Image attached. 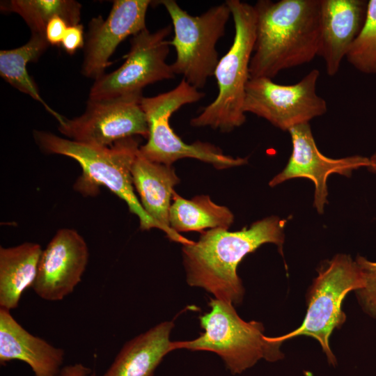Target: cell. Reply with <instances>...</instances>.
I'll return each instance as SVG.
<instances>
[{"label":"cell","mask_w":376,"mask_h":376,"mask_svg":"<svg viewBox=\"0 0 376 376\" xmlns=\"http://www.w3.org/2000/svg\"><path fill=\"white\" fill-rule=\"evenodd\" d=\"M210 312L199 318L204 332L191 340L173 341V350L209 351L218 354L233 375L253 367L260 359L278 361L284 357L282 342L264 334L260 322H246L231 303L211 299Z\"/></svg>","instance_id":"cell-5"},{"label":"cell","mask_w":376,"mask_h":376,"mask_svg":"<svg viewBox=\"0 0 376 376\" xmlns=\"http://www.w3.org/2000/svg\"><path fill=\"white\" fill-rule=\"evenodd\" d=\"M226 3L233 19L235 36L214 70L218 94L190 121L193 127H210L222 132H231L246 121L244 103L256 33L253 6L240 0H227Z\"/></svg>","instance_id":"cell-4"},{"label":"cell","mask_w":376,"mask_h":376,"mask_svg":"<svg viewBox=\"0 0 376 376\" xmlns=\"http://www.w3.org/2000/svg\"><path fill=\"white\" fill-rule=\"evenodd\" d=\"M173 322L157 324L127 341L101 376H153L163 358L173 351Z\"/></svg>","instance_id":"cell-18"},{"label":"cell","mask_w":376,"mask_h":376,"mask_svg":"<svg viewBox=\"0 0 376 376\" xmlns=\"http://www.w3.org/2000/svg\"><path fill=\"white\" fill-rule=\"evenodd\" d=\"M49 45L45 35L31 33V38L24 45L13 49L1 50L0 75L13 87L39 102L58 122H60L63 116L56 112L43 100L36 84L26 69L27 63L36 62Z\"/></svg>","instance_id":"cell-21"},{"label":"cell","mask_w":376,"mask_h":376,"mask_svg":"<svg viewBox=\"0 0 376 376\" xmlns=\"http://www.w3.org/2000/svg\"><path fill=\"white\" fill-rule=\"evenodd\" d=\"M149 0H116L106 19H91L84 45L81 73L95 80L104 74L118 45L130 36L146 29Z\"/></svg>","instance_id":"cell-14"},{"label":"cell","mask_w":376,"mask_h":376,"mask_svg":"<svg viewBox=\"0 0 376 376\" xmlns=\"http://www.w3.org/2000/svg\"><path fill=\"white\" fill-rule=\"evenodd\" d=\"M370 164L369 166L367 167L368 169L373 173H376V152L374 153L370 158Z\"/></svg>","instance_id":"cell-28"},{"label":"cell","mask_w":376,"mask_h":376,"mask_svg":"<svg viewBox=\"0 0 376 376\" xmlns=\"http://www.w3.org/2000/svg\"><path fill=\"white\" fill-rule=\"evenodd\" d=\"M204 96L205 93L182 79L169 91L153 97H143L141 106L146 116L149 133L148 141L139 148L141 155L152 162L168 166L186 157L210 164L217 169L246 164L247 158L226 155L210 143H185L171 128L169 119L174 112Z\"/></svg>","instance_id":"cell-6"},{"label":"cell","mask_w":376,"mask_h":376,"mask_svg":"<svg viewBox=\"0 0 376 376\" xmlns=\"http://www.w3.org/2000/svg\"><path fill=\"white\" fill-rule=\"evenodd\" d=\"M285 220L271 216L237 231L214 228L201 233L197 242L182 245L188 285L203 288L215 299L240 304L244 295L237 267L243 258L266 243L281 252Z\"/></svg>","instance_id":"cell-1"},{"label":"cell","mask_w":376,"mask_h":376,"mask_svg":"<svg viewBox=\"0 0 376 376\" xmlns=\"http://www.w3.org/2000/svg\"><path fill=\"white\" fill-rule=\"evenodd\" d=\"M42 252L33 242L0 247V308H16L23 292L33 287Z\"/></svg>","instance_id":"cell-19"},{"label":"cell","mask_w":376,"mask_h":376,"mask_svg":"<svg viewBox=\"0 0 376 376\" xmlns=\"http://www.w3.org/2000/svg\"><path fill=\"white\" fill-rule=\"evenodd\" d=\"M168 25L151 33L147 29L132 36L130 49L123 65L95 80L89 93L90 100L122 97H142L149 84L173 79L175 73L166 63L171 33Z\"/></svg>","instance_id":"cell-9"},{"label":"cell","mask_w":376,"mask_h":376,"mask_svg":"<svg viewBox=\"0 0 376 376\" xmlns=\"http://www.w3.org/2000/svg\"><path fill=\"white\" fill-rule=\"evenodd\" d=\"M346 58L358 71L376 74V0L368 1L366 19Z\"/></svg>","instance_id":"cell-23"},{"label":"cell","mask_w":376,"mask_h":376,"mask_svg":"<svg viewBox=\"0 0 376 376\" xmlns=\"http://www.w3.org/2000/svg\"><path fill=\"white\" fill-rule=\"evenodd\" d=\"M134 187L146 212L161 227L172 241L182 245L194 241L173 230L169 225V211L174 187L180 182L172 166L152 162L138 152L132 167Z\"/></svg>","instance_id":"cell-17"},{"label":"cell","mask_w":376,"mask_h":376,"mask_svg":"<svg viewBox=\"0 0 376 376\" xmlns=\"http://www.w3.org/2000/svg\"><path fill=\"white\" fill-rule=\"evenodd\" d=\"M33 137L43 152L65 155L79 164L82 173L75 184L77 191L85 196H93L100 186H104L126 203L130 211L138 217L142 230H161L146 212L134 190L131 171L140 148L136 138L128 137L111 146L100 147L49 132L34 131Z\"/></svg>","instance_id":"cell-3"},{"label":"cell","mask_w":376,"mask_h":376,"mask_svg":"<svg viewBox=\"0 0 376 376\" xmlns=\"http://www.w3.org/2000/svg\"><path fill=\"white\" fill-rule=\"evenodd\" d=\"M158 2L172 21L174 36L169 43L176 53L175 60L171 64L173 72L182 75L197 89L203 88L208 78L214 75L219 61L216 46L225 34L231 15L229 7L225 2L193 16L174 0Z\"/></svg>","instance_id":"cell-8"},{"label":"cell","mask_w":376,"mask_h":376,"mask_svg":"<svg viewBox=\"0 0 376 376\" xmlns=\"http://www.w3.org/2000/svg\"><path fill=\"white\" fill-rule=\"evenodd\" d=\"M289 133L292 139V151L284 169L274 176L269 185L273 187L288 180L306 178L315 185L314 206L320 214L324 212L327 203V180L331 173L350 176L354 170L368 167L369 158L353 155L340 159L324 156L318 150L309 123L291 128Z\"/></svg>","instance_id":"cell-13"},{"label":"cell","mask_w":376,"mask_h":376,"mask_svg":"<svg viewBox=\"0 0 376 376\" xmlns=\"http://www.w3.org/2000/svg\"><path fill=\"white\" fill-rule=\"evenodd\" d=\"M89 257L86 242L75 230H58L42 250L33 285L46 301H61L81 282Z\"/></svg>","instance_id":"cell-12"},{"label":"cell","mask_w":376,"mask_h":376,"mask_svg":"<svg viewBox=\"0 0 376 376\" xmlns=\"http://www.w3.org/2000/svg\"><path fill=\"white\" fill-rule=\"evenodd\" d=\"M91 376H97V375H96L94 371H93V373L91 374Z\"/></svg>","instance_id":"cell-29"},{"label":"cell","mask_w":376,"mask_h":376,"mask_svg":"<svg viewBox=\"0 0 376 376\" xmlns=\"http://www.w3.org/2000/svg\"><path fill=\"white\" fill-rule=\"evenodd\" d=\"M0 8L3 12L20 15L31 33L45 35L48 22L55 17L69 26L79 24L81 19V5L73 0H10L1 2Z\"/></svg>","instance_id":"cell-22"},{"label":"cell","mask_w":376,"mask_h":376,"mask_svg":"<svg viewBox=\"0 0 376 376\" xmlns=\"http://www.w3.org/2000/svg\"><path fill=\"white\" fill-rule=\"evenodd\" d=\"M142 97L90 100L80 116L58 122V130L68 139L108 147L136 135L148 136V125L141 106Z\"/></svg>","instance_id":"cell-11"},{"label":"cell","mask_w":376,"mask_h":376,"mask_svg":"<svg viewBox=\"0 0 376 376\" xmlns=\"http://www.w3.org/2000/svg\"><path fill=\"white\" fill-rule=\"evenodd\" d=\"M69 25L60 17L51 19L45 29V38L51 45L61 44Z\"/></svg>","instance_id":"cell-26"},{"label":"cell","mask_w":376,"mask_h":376,"mask_svg":"<svg viewBox=\"0 0 376 376\" xmlns=\"http://www.w3.org/2000/svg\"><path fill=\"white\" fill-rule=\"evenodd\" d=\"M93 370L81 363L63 367L59 376H91Z\"/></svg>","instance_id":"cell-27"},{"label":"cell","mask_w":376,"mask_h":376,"mask_svg":"<svg viewBox=\"0 0 376 376\" xmlns=\"http://www.w3.org/2000/svg\"><path fill=\"white\" fill-rule=\"evenodd\" d=\"M355 261L365 279L364 287L355 292L358 302L366 314L376 319V262L361 256H358Z\"/></svg>","instance_id":"cell-24"},{"label":"cell","mask_w":376,"mask_h":376,"mask_svg":"<svg viewBox=\"0 0 376 376\" xmlns=\"http://www.w3.org/2000/svg\"><path fill=\"white\" fill-rule=\"evenodd\" d=\"M64 350L25 329L10 311L0 308V363L19 360L28 364L34 376H59Z\"/></svg>","instance_id":"cell-16"},{"label":"cell","mask_w":376,"mask_h":376,"mask_svg":"<svg viewBox=\"0 0 376 376\" xmlns=\"http://www.w3.org/2000/svg\"><path fill=\"white\" fill-rule=\"evenodd\" d=\"M365 285L361 269L355 260L346 254H338L324 264L306 293L307 311L302 324L297 329L276 340H285L299 336L312 337L320 343L329 363L336 364L329 345L333 331L345 322L342 304L347 294Z\"/></svg>","instance_id":"cell-7"},{"label":"cell","mask_w":376,"mask_h":376,"mask_svg":"<svg viewBox=\"0 0 376 376\" xmlns=\"http://www.w3.org/2000/svg\"><path fill=\"white\" fill-rule=\"evenodd\" d=\"M63 49L69 54H75L85 45L84 28L80 24L69 26L61 42Z\"/></svg>","instance_id":"cell-25"},{"label":"cell","mask_w":376,"mask_h":376,"mask_svg":"<svg viewBox=\"0 0 376 376\" xmlns=\"http://www.w3.org/2000/svg\"><path fill=\"white\" fill-rule=\"evenodd\" d=\"M368 9L365 0H320L318 56L327 74L333 77L364 24Z\"/></svg>","instance_id":"cell-15"},{"label":"cell","mask_w":376,"mask_h":376,"mask_svg":"<svg viewBox=\"0 0 376 376\" xmlns=\"http://www.w3.org/2000/svg\"><path fill=\"white\" fill-rule=\"evenodd\" d=\"M320 71L313 69L294 84L282 85L272 79H250L246 87L245 113L263 118L283 131L324 115L325 100L318 95L316 86Z\"/></svg>","instance_id":"cell-10"},{"label":"cell","mask_w":376,"mask_h":376,"mask_svg":"<svg viewBox=\"0 0 376 376\" xmlns=\"http://www.w3.org/2000/svg\"><path fill=\"white\" fill-rule=\"evenodd\" d=\"M250 79H273L318 56L320 0L258 1Z\"/></svg>","instance_id":"cell-2"},{"label":"cell","mask_w":376,"mask_h":376,"mask_svg":"<svg viewBox=\"0 0 376 376\" xmlns=\"http://www.w3.org/2000/svg\"><path fill=\"white\" fill-rule=\"evenodd\" d=\"M169 211V225L175 232L198 231L205 229L230 228L233 212L226 206L214 203L209 196L200 195L190 200L175 192Z\"/></svg>","instance_id":"cell-20"}]
</instances>
